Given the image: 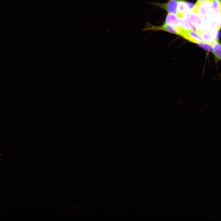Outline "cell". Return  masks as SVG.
Masks as SVG:
<instances>
[{"mask_svg":"<svg viewBox=\"0 0 221 221\" xmlns=\"http://www.w3.org/2000/svg\"><path fill=\"white\" fill-rule=\"evenodd\" d=\"M180 35L189 41L197 44L204 41L200 32L192 29H182Z\"/></svg>","mask_w":221,"mask_h":221,"instance_id":"1","label":"cell"},{"mask_svg":"<svg viewBox=\"0 0 221 221\" xmlns=\"http://www.w3.org/2000/svg\"><path fill=\"white\" fill-rule=\"evenodd\" d=\"M212 1L207 0L195 6L192 11L198 14L201 17H204L211 7Z\"/></svg>","mask_w":221,"mask_h":221,"instance_id":"2","label":"cell"},{"mask_svg":"<svg viewBox=\"0 0 221 221\" xmlns=\"http://www.w3.org/2000/svg\"><path fill=\"white\" fill-rule=\"evenodd\" d=\"M147 29L162 30L180 35L182 29L179 25L176 26H172L167 25L165 23L160 26L151 25L148 27Z\"/></svg>","mask_w":221,"mask_h":221,"instance_id":"3","label":"cell"},{"mask_svg":"<svg viewBox=\"0 0 221 221\" xmlns=\"http://www.w3.org/2000/svg\"><path fill=\"white\" fill-rule=\"evenodd\" d=\"M178 4V0H170L165 3L159 5L169 13L177 14Z\"/></svg>","mask_w":221,"mask_h":221,"instance_id":"4","label":"cell"},{"mask_svg":"<svg viewBox=\"0 0 221 221\" xmlns=\"http://www.w3.org/2000/svg\"><path fill=\"white\" fill-rule=\"evenodd\" d=\"M212 53L217 61L221 60V43L217 38H215L211 43Z\"/></svg>","mask_w":221,"mask_h":221,"instance_id":"5","label":"cell"},{"mask_svg":"<svg viewBox=\"0 0 221 221\" xmlns=\"http://www.w3.org/2000/svg\"><path fill=\"white\" fill-rule=\"evenodd\" d=\"M201 17L197 13L192 12L188 14L186 18H187L196 26L200 25L202 23Z\"/></svg>","mask_w":221,"mask_h":221,"instance_id":"6","label":"cell"},{"mask_svg":"<svg viewBox=\"0 0 221 221\" xmlns=\"http://www.w3.org/2000/svg\"><path fill=\"white\" fill-rule=\"evenodd\" d=\"M165 23L172 26H179L178 18L174 14L169 13L166 17Z\"/></svg>","mask_w":221,"mask_h":221,"instance_id":"7","label":"cell"},{"mask_svg":"<svg viewBox=\"0 0 221 221\" xmlns=\"http://www.w3.org/2000/svg\"><path fill=\"white\" fill-rule=\"evenodd\" d=\"M187 12L186 2L183 0H178L177 16L180 18L183 17L186 12Z\"/></svg>","mask_w":221,"mask_h":221,"instance_id":"8","label":"cell"},{"mask_svg":"<svg viewBox=\"0 0 221 221\" xmlns=\"http://www.w3.org/2000/svg\"><path fill=\"white\" fill-rule=\"evenodd\" d=\"M212 8L216 14H219L221 16V2L219 0H212Z\"/></svg>","mask_w":221,"mask_h":221,"instance_id":"9","label":"cell"},{"mask_svg":"<svg viewBox=\"0 0 221 221\" xmlns=\"http://www.w3.org/2000/svg\"><path fill=\"white\" fill-rule=\"evenodd\" d=\"M197 45L200 47L205 50L211 53H212V50L211 46V43L205 41L198 43Z\"/></svg>","mask_w":221,"mask_h":221,"instance_id":"10","label":"cell"},{"mask_svg":"<svg viewBox=\"0 0 221 221\" xmlns=\"http://www.w3.org/2000/svg\"><path fill=\"white\" fill-rule=\"evenodd\" d=\"M179 25L183 29L185 30L192 29L189 24L185 21L178 18Z\"/></svg>","mask_w":221,"mask_h":221,"instance_id":"11","label":"cell"},{"mask_svg":"<svg viewBox=\"0 0 221 221\" xmlns=\"http://www.w3.org/2000/svg\"><path fill=\"white\" fill-rule=\"evenodd\" d=\"M187 7V12H189L192 11L195 6V5L192 3H190L186 2Z\"/></svg>","mask_w":221,"mask_h":221,"instance_id":"12","label":"cell"},{"mask_svg":"<svg viewBox=\"0 0 221 221\" xmlns=\"http://www.w3.org/2000/svg\"><path fill=\"white\" fill-rule=\"evenodd\" d=\"M207 0H197L195 5H198V4L201 3L203 2H204L206 1H207ZM209 0L211 1H212V0Z\"/></svg>","mask_w":221,"mask_h":221,"instance_id":"13","label":"cell"}]
</instances>
